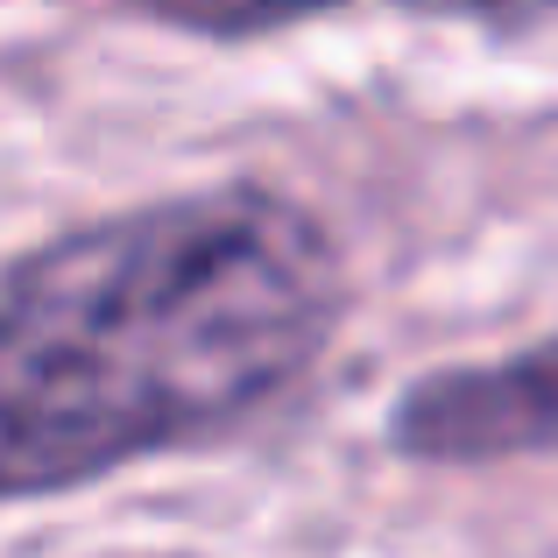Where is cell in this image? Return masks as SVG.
Instances as JSON below:
<instances>
[{
  "mask_svg": "<svg viewBox=\"0 0 558 558\" xmlns=\"http://www.w3.org/2000/svg\"><path fill=\"white\" fill-rule=\"evenodd\" d=\"M347 318L326 219L262 178L85 219L0 262V502H43L269 410Z\"/></svg>",
  "mask_w": 558,
  "mask_h": 558,
  "instance_id": "obj_1",
  "label": "cell"
},
{
  "mask_svg": "<svg viewBox=\"0 0 558 558\" xmlns=\"http://www.w3.org/2000/svg\"><path fill=\"white\" fill-rule=\"evenodd\" d=\"M389 446L424 466L558 452V332L502 361L417 375L389 410Z\"/></svg>",
  "mask_w": 558,
  "mask_h": 558,
  "instance_id": "obj_2",
  "label": "cell"
}]
</instances>
